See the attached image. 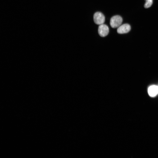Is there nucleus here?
I'll list each match as a JSON object with an SVG mask.
<instances>
[{
    "label": "nucleus",
    "instance_id": "obj_5",
    "mask_svg": "<svg viewBox=\"0 0 158 158\" xmlns=\"http://www.w3.org/2000/svg\"><path fill=\"white\" fill-rule=\"evenodd\" d=\"M148 92L150 96L155 97L158 94V86L156 85L150 86L148 88Z\"/></svg>",
    "mask_w": 158,
    "mask_h": 158
},
{
    "label": "nucleus",
    "instance_id": "obj_3",
    "mask_svg": "<svg viewBox=\"0 0 158 158\" xmlns=\"http://www.w3.org/2000/svg\"><path fill=\"white\" fill-rule=\"evenodd\" d=\"M109 28L106 25L102 24L99 25L98 29V32L99 35L104 37L107 35L109 32Z\"/></svg>",
    "mask_w": 158,
    "mask_h": 158
},
{
    "label": "nucleus",
    "instance_id": "obj_6",
    "mask_svg": "<svg viewBox=\"0 0 158 158\" xmlns=\"http://www.w3.org/2000/svg\"><path fill=\"white\" fill-rule=\"evenodd\" d=\"M145 3L144 5V7L145 8L150 7L152 5L153 3V0H145Z\"/></svg>",
    "mask_w": 158,
    "mask_h": 158
},
{
    "label": "nucleus",
    "instance_id": "obj_2",
    "mask_svg": "<svg viewBox=\"0 0 158 158\" xmlns=\"http://www.w3.org/2000/svg\"><path fill=\"white\" fill-rule=\"evenodd\" d=\"M94 20L96 24L100 25L103 24L105 21V17L104 15L101 12H96L93 16Z\"/></svg>",
    "mask_w": 158,
    "mask_h": 158
},
{
    "label": "nucleus",
    "instance_id": "obj_4",
    "mask_svg": "<svg viewBox=\"0 0 158 158\" xmlns=\"http://www.w3.org/2000/svg\"><path fill=\"white\" fill-rule=\"evenodd\" d=\"M130 25L128 24H125L121 25L117 29V32L119 34H124L128 32L130 30Z\"/></svg>",
    "mask_w": 158,
    "mask_h": 158
},
{
    "label": "nucleus",
    "instance_id": "obj_1",
    "mask_svg": "<svg viewBox=\"0 0 158 158\" xmlns=\"http://www.w3.org/2000/svg\"><path fill=\"white\" fill-rule=\"evenodd\" d=\"M122 21V18L121 16L116 15L111 18L110 20V24L112 28H118L121 25Z\"/></svg>",
    "mask_w": 158,
    "mask_h": 158
}]
</instances>
